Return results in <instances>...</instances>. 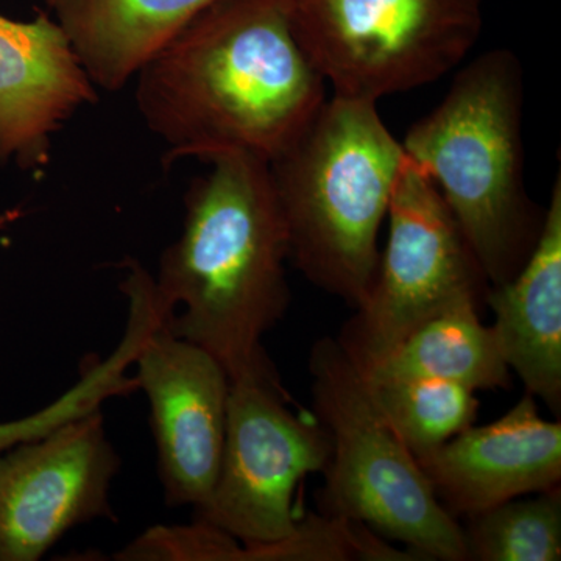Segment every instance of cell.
Here are the masks:
<instances>
[{"label": "cell", "mask_w": 561, "mask_h": 561, "mask_svg": "<svg viewBox=\"0 0 561 561\" xmlns=\"http://www.w3.org/2000/svg\"><path fill=\"white\" fill-rule=\"evenodd\" d=\"M136 106L164 164L245 153L271 162L327 101L290 0H214L136 76Z\"/></svg>", "instance_id": "obj_1"}, {"label": "cell", "mask_w": 561, "mask_h": 561, "mask_svg": "<svg viewBox=\"0 0 561 561\" xmlns=\"http://www.w3.org/2000/svg\"><path fill=\"white\" fill-rule=\"evenodd\" d=\"M192 181L183 230L154 289L169 330L224 365L231 381L276 373L262 339L286 316L289 234L268 162L224 154Z\"/></svg>", "instance_id": "obj_2"}, {"label": "cell", "mask_w": 561, "mask_h": 561, "mask_svg": "<svg viewBox=\"0 0 561 561\" xmlns=\"http://www.w3.org/2000/svg\"><path fill=\"white\" fill-rule=\"evenodd\" d=\"M524 72L512 50L479 55L401 146L434 181L490 286L516 275L546 209L524 181Z\"/></svg>", "instance_id": "obj_3"}, {"label": "cell", "mask_w": 561, "mask_h": 561, "mask_svg": "<svg viewBox=\"0 0 561 561\" xmlns=\"http://www.w3.org/2000/svg\"><path fill=\"white\" fill-rule=\"evenodd\" d=\"M378 103L332 95L268 162L290 264L357 309L378 272L379 231L404 162Z\"/></svg>", "instance_id": "obj_4"}, {"label": "cell", "mask_w": 561, "mask_h": 561, "mask_svg": "<svg viewBox=\"0 0 561 561\" xmlns=\"http://www.w3.org/2000/svg\"><path fill=\"white\" fill-rule=\"evenodd\" d=\"M309 373L313 415L331 442L319 494L321 515L365 524L421 560L467 561L463 529L379 411L337 339L313 343Z\"/></svg>", "instance_id": "obj_5"}, {"label": "cell", "mask_w": 561, "mask_h": 561, "mask_svg": "<svg viewBox=\"0 0 561 561\" xmlns=\"http://www.w3.org/2000/svg\"><path fill=\"white\" fill-rule=\"evenodd\" d=\"M290 24L332 95L378 103L461 65L483 0H290Z\"/></svg>", "instance_id": "obj_6"}, {"label": "cell", "mask_w": 561, "mask_h": 561, "mask_svg": "<svg viewBox=\"0 0 561 561\" xmlns=\"http://www.w3.org/2000/svg\"><path fill=\"white\" fill-rule=\"evenodd\" d=\"M387 220L370 294L337 337L359 370L432 317L461 305L482 308L490 287L434 181L408 154Z\"/></svg>", "instance_id": "obj_7"}, {"label": "cell", "mask_w": 561, "mask_h": 561, "mask_svg": "<svg viewBox=\"0 0 561 561\" xmlns=\"http://www.w3.org/2000/svg\"><path fill=\"white\" fill-rule=\"evenodd\" d=\"M290 402L278 373L231 381L219 476L197 513L198 522L245 545L243 561H260L264 546L297 530L298 485L330 460L327 430Z\"/></svg>", "instance_id": "obj_8"}, {"label": "cell", "mask_w": 561, "mask_h": 561, "mask_svg": "<svg viewBox=\"0 0 561 561\" xmlns=\"http://www.w3.org/2000/svg\"><path fill=\"white\" fill-rule=\"evenodd\" d=\"M119 457L102 412L0 454V561H35L81 523L110 515Z\"/></svg>", "instance_id": "obj_9"}, {"label": "cell", "mask_w": 561, "mask_h": 561, "mask_svg": "<svg viewBox=\"0 0 561 561\" xmlns=\"http://www.w3.org/2000/svg\"><path fill=\"white\" fill-rule=\"evenodd\" d=\"M133 367L149 398L165 497L201 511L219 476L230 376L208 351L173 334L165 320L147 335Z\"/></svg>", "instance_id": "obj_10"}, {"label": "cell", "mask_w": 561, "mask_h": 561, "mask_svg": "<svg viewBox=\"0 0 561 561\" xmlns=\"http://www.w3.org/2000/svg\"><path fill=\"white\" fill-rule=\"evenodd\" d=\"M420 467L453 516L559 489L561 423L542 419L537 400H522L485 426H470L427 456Z\"/></svg>", "instance_id": "obj_11"}, {"label": "cell", "mask_w": 561, "mask_h": 561, "mask_svg": "<svg viewBox=\"0 0 561 561\" xmlns=\"http://www.w3.org/2000/svg\"><path fill=\"white\" fill-rule=\"evenodd\" d=\"M98 101V88L49 13L32 21L0 14V164L46 168L54 136Z\"/></svg>", "instance_id": "obj_12"}, {"label": "cell", "mask_w": 561, "mask_h": 561, "mask_svg": "<svg viewBox=\"0 0 561 561\" xmlns=\"http://www.w3.org/2000/svg\"><path fill=\"white\" fill-rule=\"evenodd\" d=\"M491 330L527 393L561 408V176L557 175L537 245L522 271L490 286Z\"/></svg>", "instance_id": "obj_13"}, {"label": "cell", "mask_w": 561, "mask_h": 561, "mask_svg": "<svg viewBox=\"0 0 561 561\" xmlns=\"http://www.w3.org/2000/svg\"><path fill=\"white\" fill-rule=\"evenodd\" d=\"M214 0H46L98 90L119 92Z\"/></svg>", "instance_id": "obj_14"}, {"label": "cell", "mask_w": 561, "mask_h": 561, "mask_svg": "<svg viewBox=\"0 0 561 561\" xmlns=\"http://www.w3.org/2000/svg\"><path fill=\"white\" fill-rule=\"evenodd\" d=\"M359 371L370 379H440L476 393L512 386L511 368L493 330L482 323L481 306L476 305L456 306L424 321L381 359Z\"/></svg>", "instance_id": "obj_15"}, {"label": "cell", "mask_w": 561, "mask_h": 561, "mask_svg": "<svg viewBox=\"0 0 561 561\" xmlns=\"http://www.w3.org/2000/svg\"><path fill=\"white\" fill-rule=\"evenodd\" d=\"M364 379L379 411L416 459L472 426L481 405L474 390L456 382L426 378Z\"/></svg>", "instance_id": "obj_16"}, {"label": "cell", "mask_w": 561, "mask_h": 561, "mask_svg": "<svg viewBox=\"0 0 561 561\" xmlns=\"http://www.w3.org/2000/svg\"><path fill=\"white\" fill-rule=\"evenodd\" d=\"M463 534L468 560L559 561L560 486L476 513L470 516V526Z\"/></svg>", "instance_id": "obj_17"}, {"label": "cell", "mask_w": 561, "mask_h": 561, "mask_svg": "<svg viewBox=\"0 0 561 561\" xmlns=\"http://www.w3.org/2000/svg\"><path fill=\"white\" fill-rule=\"evenodd\" d=\"M127 357L121 351H113L105 360L91 364L72 389L46 405L43 411L0 424V454L21 443L44 437L69 421L101 411V405L110 398L130 393L133 381L127 376Z\"/></svg>", "instance_id": "obj_18"}, {"label": "cell", "mask_w": 561, "mask_h": 561, "mask_svg": "<svg viewBox=\"0 0 561 561\" xmlns=\"http://www.w3.org/2000/svg\"><path fill=\"white\" fill-rule=\"evenodd\" d=\"M243 542L209 524L153 527L122 549L117 560L242 561Z\"/></svg>", "instance_id": "obj_19"}]
</instances>
